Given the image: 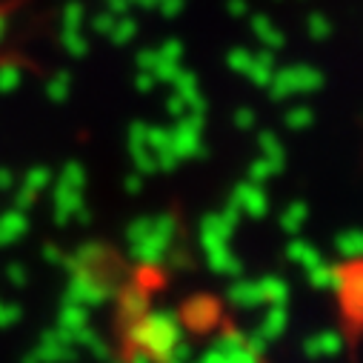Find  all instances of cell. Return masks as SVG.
<instances>
[{
    "mask_svg": "<svg viewBox=\"0 0 363 363\" xmlns=\"http://www.w3.org/2000/svg\"><path fill=\"white\" fill-rule=\"evenodd\" d=\"M146 129H149V126H143V123H132L129 138H126V143H129V155H132V160H135V172H140L143 177L152 174V172H157L155 152H152L149 143H146Z\"/></svg>",
    "mask_w": 363,
    "mask_h": 363,
    "instance_id": "ac0fdd59",
    "label": "cell"
},
{
    "mask_svg": "<svg viewBox=\"0 0 363 363\" xmlns=\"http://www.w3.org/2000/svg\"><path fill=\"white\" fill-rule=\"evenodd\" d=\"M57 180H60V184H69V186H77V189H86V169L72 160V163H66L60 169Z\"/></svg>",
    "mask_w": 363,
    "mask_h": 363,
    "instance_id": "4dcf8cb0",
    "label": "cell"
},
{
    "mask_svg": "<svg viewBox=\"0 0 363 363\" xmlns=\"http://www.w3.org/2000/svg\"><path fill=\"white\" fill-rule=\"evenodd\" d=\"M77 346H72L69 340H63L60 335H57V329H46L40 337H38V343H35V349H32V354L40 360V363H74L77 360Z\"/></svg>",
    "mask_w": 363,
    "mask_h": 363,
    "instance_id": "4fadbf2b",
    "label": "cell"
},
{
    "mask_svg": "<svg viewBox=\"0 0 363 363\" xmlns=\"http://www.w3.org/2000/svg\"><path fill=\"white\" fill-rule=\"evenodd\" d=\"M257 146H260V155H263V157H272V160H278V163L286 160L284 146H281V138H278L275 132H260V135H257Z\"/></svg>",
    "mask_w": 363,
    "mask_h": 363,
    "instance_id": "f546056e",
    "label": "cell"
},
{
    "mask_svg": "<svg viewBox=\"0 0 363 363\" xmlns=\"http://www.w3.org/2000/svg\"><path fill=\"white\" fill-rule=\"evenodd\" d=\"M223 301L235 309H257V306H266L263 303V292H260V281H252V278H232V284L226 286L223 292Z\"/></svg>",
    "mask_w": 363,
    "mask_h": 363,
    "instance_id": "2e32d148",
    "label": "cell"
},
{
    "mask_svg": "<svg viewBox=\"0 0 363 363\" xmlns=\"http://www.w3.org/2000/svg\"><path fill=\"white\" fill-rule=\"evenodd\" d=\"M203 115H186L177 118V123L172 126V149L177 155V160H195L203 155Z\"/></svg>",
    "mask_w": 363,
    "mask_h": 363,
    "instance_id": "8992f818",
    "label": "cell"
},
{
    "mask_svg": "<svg viewBox=\"0 0 363 363\" xmlns=\"http://www.w3.org/2000/svg\"><path fill=\"white\" fill-rule=\"evenodd\" d=\"M35 201H38V195H35L32 189H26L23 184H21V186L12 192V206H15V209H23V212H29V209L35 206Z\"/></svg>",
    "mask_w": 363,
    "mask_h": 363,
    "instance_id": "d590c367",
    "label": "cell"
},
{
    "mask_svg": "<svg viewBox=\"0 0 363 363\" xmlns=\"http://www.w3.org/2000/svg\"><path fill=\"white\" fill-rule=\"evenodd\" d=\"M306 220H309V206H306L303 201H292V203H289V206L281 212L278 226L284 229V235L295 238V235H301V232H303Z\"/></svg>",
    "mask_w": 363,
    "mask_h": 363,
    "instance_id": "cb8c5ba5",
    "label": "cell"
},
{
    "mask_svg": "<svg viewBox=\"0 0 363 363\" xmlns=\"http://www.w3.org/2000/svg\"><path fill=\"white\" fill-rule=\"evenodd\" d=\"M174 269H189L192 266V260H189V255L184 252V249H177V246H172V252H169V257H166Z\"/></svg>",
    "mask_w": 363,
    "mask_h": 363,
    "instance_id": "f35d334b",
    "label": "cell"
},
{
    "mask_svg": "<svg viewBox=\"0 0 363 363\" xmlns=\"http://www.w3.org/2000/svg\"><path fill=\"white\" fill-rule=\"evenodd\" d=\"M46 92H49V98L52 101H66V95H69V77L66 74H57L52 83H49V89H46Z\"/></svg>",
    "mask_w": 363,
    "mask_h": 363,
    "instance_id": "8d00e7d4",
    "label": "cell"
},
{
    "mask_svg": "<svg viewBox=\"0 0 363 363\" xmlns=\"http://www.w3.org/2000/svg\"><path fill=\"white\" fill-rule=\"evenodd\" d=\"M206 257V266L215 272V275H223V278H238L243 272V263L240 257L232 252V246H218V249H209L203 252Z\"/></svg>",
    "mask_w": 363,
    "mask_h": 363,
    "instance_id": "7402d4cb",
    "label": "cell"
},
{
    "mask_svg": "<svg viewBox=\"0 0 363 363\" xmlns=\"http://www.w3.org/2000/svg\"><path fill=\"white\" fill-rule=\"evenodd\" d=\"M263 357H257L249 343H246V332L238 329H226L220 332L192 363H257Z\"/></svg>",
    "mask_w": 363,
    "mask_h": 363,
    "instance_id": "277c9868",
    "label": "cell"
},
{
    "mask_svg": "<svg viewBox=\"0 0 363 363\" xmlns=\"http://www.w3.org/2000/svg\"><path fill=\"white\" fill-rule=\"evenodd\" d=\"M229 206H235L240 215L252 218V220H260L269 215V195L263 192L260 184H252V180H243V184L235 186L232 198H229Z\"/></svg>",
    "mask_w": 363,
    "mask_h": 363,
    "instance_id": "8fae6325",
    "label": "cell"
},
{
    "mask_svg": "<svg viewBox=\"0 0 363 363\" xmlns=\"http://www.w3.org/2000/svg\"><path fill=\"white\" fill-rule=\"evenodd\" d=\"M72 223H80V226H89V223H92V212H89V206H80Z\"/></svg>",
    "mask_w": 363,
    "mask_h": 363,
    "instance_id": "7bdbcfd3",
    "label": "cell"
},
{
    "mask_svg": "<svg viewBox=\"0 0 363 363\" xmlns=\"http://www.w3.org/2000/svg\"><path fill=\"white\" fill-rule=\"evenodd\" d=\"M346 346V337L335 329H323V332H315L303 340V354L312 357V360H323V357H337Z\"/></svg>",
    "mask_w": 363,
    "mask_h": 363,
    "instance_id": "d6986e66",
    "label": "cell"
},
{
    "mask_svg": "<svg viewBox=\"0 0 363 363\" xmlns=\"http://www.w3.org/2000/svg\"><path fill=\"white\" fill-rule=\"evenodd\" d=\"M284 255H286V260L289 263H295V266H301V269H315L320 260H326L323 255H320V249L315 246V243H309V240H303V238H289V243H286V249H284Z\"/></svg>",
    "mask_w": 363,
    "mask_h": 363,
    "instance_id": "603a6c76",
    "label": "cell"
},
{
    "mask_svg": "<svg viewBox=\"0 0 363 363\" xmlns=\"http://www.w3.org/2000/svg\"><path fill=\"white\" fill-rule=\"evenodd\" d=\"M335 252L346 263L363 260V229H346V232H340L335 238Z\"/></svg>",
    "mask_w": 363,
    "mask_h": 363,
    "instance_id": "d4e9b609",
    "label": "cell"
},
{
    "mask_svg": "<svg viewBox=\"0 0 363 363\" xmlns=\"http://www.w3.org/2000/svg\"><path fill=\"white\" fill-rule=\"evenodd\" d=\"M169 363H192V360H169Z\"/></svg>",
    "mask_w": 363,
    "mask_h": 363,
    "instance_id": "bcb514c9",
    "label": "cell"
},
{
    "mask_svg": "<svg viewBox=\"0 0 363 363\" xmlns=\"http://www.w3.org/2000/svg\"><path fill=\"white\" fill-rule=\"evenodd\" d=\"M238 220H240V212L235 206H226L220 212H209L201 218L198 223V243L203 252L209 249H218V246H229L235 229H238Z\"/></svg>",
    "mask_w": 363,
    "mask_h": 363,
    "instance_id": "5b68a950",
    "label": "cell"
},
{
    "mask_svg": "<svg viewBox=\"0 0 363 363\" xmlns=\"http://www.w3.org/2000/svg\"><path fill=\"white\" fill-rule=\"evenodd\" d=\"M337 298L343 303V312L352 320L363 323V260L346 263V278H343V286H340Z\"/></svg>",
    "mask_w": 363,
    "mask_h": 363,
    "instance_id": "9c48e42d",
    "label": "cell"
},
{
    "mask_svg": "<svg viewBox=\"0 0 363 363\" xmlns=\"http://www.w3.org/2000/svg\"><path fill=\"white\" fill-rule=\"evenodd\" d=\"M52 184H55V174H52V169H49V166H35V169H29V172L23 174V186H26V189H32L35 195L46 192Z\"/></svg>",
    "mask_w": 363,
    "mask_h": 363,
    "instance_id": "f1b7e54d",
    "label": "cell"
},
{
    "mask_svg": "<svg viewBox=\"0 0 363 363\" xmlns=\"http://www.w3.org/2000/svg\"><path fill=\"white\" fill-rule=\"evenodd\" d=\"M29 212L23 209H6L4 215H0V246H12L18 243L26 232H29Z\"/></svg>",
    "mask_w": 363,
    "mask_h": 363,
    "instance_id": "44dd1931",
    "label": "cell"
},
{
    "mask_svg": "<svg viewBox=\"0 0 363 363\" xmlns=\"http://www.w3.org/2000/svg\"><path fill=\"white\" fill-rule=\"evenodd\" d=\"M123 340L132 352H143L155 363H169L177 343L186 340V326L180 320V312L152 306L143 318L123 323Z\"/></svg>",
    "mask_w": 363,
    "mask_h": 363,
    "instance_id": "6da1fadb",
    "label": "cell"
},
{
    "mask_svg": "<svg viewBox=\"0 0 363 363\" xmlns=\"http://www.w3.org/2000/svg\"><path fill=\"white\" fill-rule=\"evenodd\" d=\"M21 363H40V360H38V357H35V354H32V352H29V354H26V357H23V360H21Z\"/></svg>",
    "mask_w": 363,
    "mask_h": 363,
    "instance_id": "f6af8a7d",
    "label": "cell"
},
{
    "mask_svg": "<svg viewBox=\"0 0 363 363\" xmlns=\"http://www.w3.org/2000/svg\"><path fill=\"white\" fill-rule=\"evenodd\" d=\"M306 278L312 284V289H320V292H340L343 286V278H346V266L343 263H329V260H320L315 269L306 272Z\"/></svg>",
    "mask_w": 363,
    "mask_h": 363,
    "instance_id": "ffe728a7",
    "label": "cell"
},
{
    "mask_svg": "<svg viewBox=\"0 0 363 363\" xmlns=\"http://www.w3.org/2000/svg\"><path fill=\"white\" fill-rule=\"evenodd\" d=\"M284 172V163H278V160H272V157H257L252 166H249V180H252V184H266V180H272V177H275V174H281Z\"/></svg>",
    "mask_w": 363,
    "mask_h": 363,
    "instance_id": "83f0119b",
    "label": "cell"
},
{
    "mask_svg": "<svg viewBox=\"0 0 363 363\" xmlns=\"http://www.w3.org/2000/svg\"><path fill=\"white\" fill-rule=\"evenodd\" d=\"M257 363H263V360H257Z\"/></svg>",
    "mask_w": 363,
    "mask_h": 363,
    "instance_id": "7dc6e473",
    "label": "cell"
},
{
    "mask_svg": "<svg viewBox=\"0 0 363 363\" xmlns=\"http://www.w3.org/2000/svg\"><path fill=\"white\" fill-rule=\"evenodd\" d=\"M52 218L57 226H69L77 215L80 206H86L83 201V189L77 186H69V184H60V180H55L52 184Z\"/></svg>",
    "mask_w": 363,
    "mask_h": 363,
    "instance_id": "7c38bea8",
    "label": "cell"
},
{
    "mask_svg": "<svg viewBox=\"0 0 363 363\" xmlns=\"http://www.w3.org/2000/svg\"><path fill=\"white\" fill-rule=\"evenodd\" d=\"M21 318H23L21 303H15V301H0V329H12Z\"/></svg>",
    "mask_w": 363,
    "mask_h": 363,
    "instance_id": "1f68e13d",
    "label": "cell"
},
{
    "mask_svg": "<svg viewBox=\"0 0 363 363\" xmlns=\"http://www.w3.org/2000/svg\"><path fill=\"white\" fill-rule=\"evenodd\" d=\"M115 301H118V312H121L123 323H132V320L143 318V315L152 309V298H149V289H146L143 284H138V281H132V284H123V286L118 289Z\"/></svg>",
    "mask_w": 363,
    "mask_h": 363,
    "instance_id": "5bb4252c",
    "label": "cell"
},
{
    "mask_svg": "<svg viewBox=\"0 0 363 363\" xmlns=\"http://www.w3.org/2000/svg\"><path fill=\"white\" fill-rule=\"evenodd\" d=\"M77 349L80 352H89L92 357H98V360H112V349H109V343L92 329V326H86L83 332H77Z\"/></svg>",
    "mask_w": 363,
    "mask_h": 363,
    "instance_id": "484cf974",
    "label": "cell"
},
{
    "mask_svg": "<svg viewBox=\"0 0 363 363\" xmlns=\"http://www.w3.org/2000/svg\"><path fill=\"white\" fill-rule=\"evenodd\" d=\"M126 363H155L149 354H143V352H129V360Z\"/></svg>",
    "mask_w": 363,
    "mask_h": 363,
    "instance_id": "ee69618b",
    "label": "cell"
},
{
    "mask_svg": "<svg viewBox=\"0 0 363 363\" xmlns=\"http://www.w3.org/2000/svg\"><path fill=\"white\" fill-rule=\"evenodd\" d=\"M12 189H15V174H12V169L0 166V192H12Z\"/></svg>",
    "mask_w": 363,
    "mask_h": 363,
    "instance_id": "b9f144b4",
    "label": "cell"
},
{
    "mask_svg": "<svg viewBox=\"0 0 363 363\" xmlns=\"http://www.w3.org/2000/svg\"><path fill=\"white\" fill-rule=\"evenodd\" d=\"M6 284H12L15 289H23L26 284H29V269L23 266V263H18V260H12V263H6Z\"/></svg>",
    "mask_w": 363,
    "mask_h": 363,
    "instance_id": "d6a6232c",
    "label": "cell"
},
{
    "mask_svg": "<svg viewBox=\"0 0 363 363\" xmlns=\"http://www.w3.org/2000/svg\"><path fill=\"white\" fill-rule=\"evenodd\" d=\"M260 292H263V303H286L289 301V284L281 275H266L260 278Z\"/></svg>",
    "mask_w": 363,
    "mask_h": 363,
    "instance_id": "4316f807",
    "label": "cell"
},
{
    "mask_svg": "<svg viewBox=\"0 0 363 363\" xmlns=\"http://www.w3.org/2000/svg\"><path fill=\"white\" fill-rule=\"evenodd\" d=\"M123 189H126L129 195H140V192H143V174H140V172L129 174V177L123 180Z\"/></svg>",
    "mask_w": 363,
    "mask_h": 363,
    "instance_id": "ab89813d",
    "label": "cell"
},
{
    "mask_svg": "<svg viewBox=\"0 0 363 363\" xmlns=\"http://www.w3.org/2000/svg\"><path fill=\"white\" fill-rule=\"evenodd\" d=\"M86 326H89V309L80 306V303H74V301H66V298H63V303H60V309H57V318H55L57 335H60L63 340H69L72 346H77V343H74V340H77V332H83Z\"/></svg>",
    "mask_w": 363,
    "mask_h": 363,
    "instance_id": "9a60e30c",
    "label": "cell"
},
{
    "mask_svg": "<svg viewBox=\"0 0 363 363\" xmlns=\"http://www.w3.org/2000/svg\"><path fill=\"white\" fill-rule=\"evenodd\" d=\"M312 109L309 106H295V109H289V115H286V126L289 129H306V126H312Z\"/></svg>",
    "mask_w": 363,
    "mask_h": 363,
    "instance_id": "836d02e7",
    "label": "cell"
},
{
    "mask_svg": "<svg viewBox=\"0 0 363 363\" xmlns=\"http://www.w3.org/2000/svg\"><path fill=\"white\" fill-rule=\"evenodd\" d=\"M66 272H74V269H112L115 266V255L106 243H98V240H83L74 252L66 255Z\"/></svg>",
    "mask_w": 363,
    "mask_h": 363,
    "instance_id": "ba28073f",
    "label": "cell"
},
{
    "mask_svg": "<svg viewBox=\"0 0 363 363\" xmlns=\"http://www.w3.org/2000/svg\"><path fill=\"white\" fill-rule=\"evenodd\" d=\"M21 83V69L18 66H4L0 69V92H15Z\"/></svg>",
    "mask_w": 363,
    "mask_h": 363,
    "instance_id": "e575fe53",
    "label": "cell"
},
{
    "mask_svg": "<svg viewBox=\"0 0 363 363\" xmlns=\"http://www.w3.org/2000/svg\"><path fill=\"white\" fill-rule=\"evenodd\" d=\"M235 123H238L240 129H252V126H255V112H252V109H238V112H235Z\"/></svg>",
    "mask_w": 363,
    "mask_h": 363,
    "instance_id": "60d3db41",
    "label": "cell"
},
{
    "mask_svg": "<svg viewBox=\"0 0 363 363\" xmlns=\"http://www.w3.org/2000/svg\"><path fill=\"white\" fill-rule=\"evenodd\" d=\"M323 83L320 72L309 69V66H292L284 69L272 77V95L275 98H292V95H303V92H315V89Z\"/></svg>",
    "mask_w": 363,
    "mask_h": 363,
    "instance_id": "52a82bcc",
    "label": "cell"
},
{
    "mask_svg": "<svg viewBox=\"0 0 363 363\" xmlns=\"http://www.w3.org/2000/svg\"><path fill=\"white\" fill-rule=\"evenodd\" d=\"M286 329H289V309H286V303H269V306L263 309L257 326H255V332H257L266 343L281 340V337L286 335Z\"/></svg>",
    "mask_w": 363,
    "mask_h": 363,
    "instance_id": "e0dca14e",
    "label": "cell"
},
{
    "mask_svg": "<svg viewBox=\"0 0 363 363\" xmlns=\"http://www.w3.org/2000/svg\"><path fill=\"white\" fill-rule=\"evenodd\" d=\"M126 249H129V260H135L143 269H155L160 263H166L174 238H177V218L169 212L160 215H140L135 218L126 232Z\"/></svg>",
    "mask_w": 363,
    "mask_h": 363,
    "instance_id": "7a4b0ae2",
    "label": "cell"
},
{
    "mask_svg": "<svg viewBox=\"0 0 363 363\" xmlns=\"http://www.w3.org/2000/svg\"><path fill=\"white\" fill-rule=\"evenodd\" d=\"M118 269H74L66 281V301H74L86 309H101L118 295Z\"/></svg>",
    "mask_w": 363,
    "mask_h": 363,
    "instance_id": "3957f363",
    "label": "cell"
},
{
    "mask_svg": "<svg viewBox=\"0 0 363 363\" xmlns=\"http://www.w3.org/2000/svg\"><path fill=\"white\" fill-rule=\"evenodd\" d=\"M180 320H184L186 329L209 332L220 320V303L212 301V298H206V295H198V298H192V301L184 303V309H180Z\"/></svg>",
    "mask_w": 363,
    "mask_h": 363,
    "instance_id": "30bf717a",
    "label": "cell"
},
{
    "mask_svg": "<svg viewBox=\"0 0 363 363\" xmlns=\"http://www.w3.org/2000/svg\"><path fill=\"white\" fill-rule=\"evenodd\" d=\"M40 257H43L49 266H63V263H66V252H63L57 243H46V246L40 249Z\"/></svg>",
    "mask_w": 363,
    "mask_h": 363,
    "instance_id": "74e56055",
    "label": "cell"
}]
</instances>
